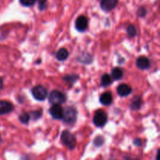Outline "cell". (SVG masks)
<instances>
[{"mask_svg":"<svg viewBox=\"0 0 160 160\" xmlns=\"http://www.w3.org/2000/svg\"><path fill=\"white\" fill-rule=\"evenodd\" d=\"M123 77V72L119 67H115L112 69V78H114L115 80H120Z\"/></svg>","mask_w":160,"mask_h":160,"instance_id":"2e32d148","label":"cell"},{"mask_svg":"<svg viewBox=\"0 0 160 160\" xmlns=\"http://www.w3.org/2000/svg\"><path fill=\"white\" fill-rule=\"evenodd\" d=\"M134 144H136V145L141 146V145H142V140L139 139V138H137V139L134 140Z\"/></svg>","mask_w":160,"mask_h":160,"instance_id":"d4e9b609","label":"cell"},{"mask_svg":"<svg viewBox=\"0 0 160 160\" xmlns=\"http://www.w3.org/2000/svg\"><path fill=\"white\" fill-rule=\"evenodd\" d=\"M30 120V115L29 114H28L27 112H23L21 115H20V121L23 123L27 124L28 123Z\"/></svg>","mask_w":160,"mask_h":160,"instance_id":"d6986e66","label":"cell"},{"mask_svg":"<svg viewBox=\"0 0 160 160\" xmlns=\"http://www.w3.org/2000/svg\"><path fill=\"white\" fill-rule=\"evenodd\" d=\"M48 100L52 104H62L65 103L66 97L59 90H52L48 96Z\"/></svg>","mask_w":160,"mask_h":160,"instance_id":"3957f363","label":"cell"},{"mask_svg":"<svg viewBox=\"0 0 160 160\" xmlns=\"http://www.w3.org/2000/svg\"><path fill=\"white\" fill-rule=\"evenodd\" d=\"M93 122L96 126H103L106 123V122H107V115H106V114L103 111L98 110V111L95 112L93 119Z\"/></svg>","mask_w":160,"mask_h":160,"instance_id":"5b68a950","label":"cell"},{"mask_svg":"<svg viewBox=\"0 0 160 160\" xmlns=\"http://www.w3.org/2000/svg\"><path fill=\"white\" fill-rule=\"evenodd\" d=\"M49 113L55 119H62L63 116V108L60 104H52L49 109Z\"/></svg>","mask_w":160,"mask_h":160,"instance_id":"8992f818","label":"cell"},{"mask_svg":"<svg viewBox=\"0 0 160 160\" xmlns=\"http://www.w3.org/2000/svg\"><path fill=\"white\" fill-rule=\"evenodd\" d=\"M88 18L84 16H80L75 22V27L79 31H85L88 28Z\"/></svg>","mask_w":160,"mask_h":160,"instance_id":"52a82bcc","label":"cell"},{"mask_svg":"<svg viewBox=\"0 0 160 160\" xmlns=\"http://www.w3.org/2000/svg\"><path fill=\"white\" fill-rule=\"evenodd\" d=\"M112 78L109 75H108V74H104V75L102 76L101 83L102 86H105V87H106V86H108L110 84H112Z\"/></svg>","mask_w":160,"mask_h":160,"instance_id":"9a60e30c","label":"cell"},{"mask_svg":"<svg viewBox=\"0 0 160 160\" xmlns=\"http://www.w3.org/2000/svg\"><path fill=\"white\" fill-rule=\"evenodd\" d=\"M14 109L12 103L6 100H0V115L8 114Z\"/></svg>","mask_w":160,"mask_h":160,"instance_id":"9c48e42d","label":"cell"},{"mask_svg":"<svg viewBox=\"0 0 160 160\" xmlns=\"http://www.w3.org/2000/svg\"><path fill=\"white\" fill-rule=\"evenodd\" d=\"M127 31H128V34L131 37H134L137 34V30H136L135 27L132 24H130L129 26L127 28Z\"/></svg>","mask_w":160,"mask_h":160,"instance_id":"ac0fdd59","label":"cell"},{"mask_svg":"<svg viewBox=\"0 0 160 160\" xmlns=\"http://www.w3.org/2000/svg\"><path fill=\"white\" fill-rule=\"evenodd\" d=\"M136 64H137L138 67L142 70H145L150 67V61L146 56H140L139 58H138Z\"/></svg>","mask_w":160,"mask_h":160,"instance_id":"8fae6325","label":"cell"},{"mask_svg":"<svg viewBox=\"0 0 160 160\" xmlns=\"http://www.w3.org/2000/svg\"><path fill=\"white\" fill-rule=\"evenodd\" d=\"M20 3L24 6H31L35 3L36 0H20Z\"/></svg>","mask_w":160,"mask_h":160,"instance_id":"ffe728a7","label":"cell"},{"mask_svg":"<svg viewBox=\"0 0 160 160\" xmlns=\"http://www.w3.org/2000/svg\"><path fill=\"white\" fill-rule=\"evenodd\" d=\"M78 75L73 74V75H67V76L64 77L63 79L65 80V81L67 82V83L72 84V83H74L75 82H76L77 80H78Z\"/></svg>","mask_w":160,"mask_h":160,"instance_id":"e0dca14e","label":"cell"},{"mask_svg":"<svg viewBox=\"0 0 160 160\" xmlns=\"http://www.w3.org/2000/svg\"><path fill=\"white\" fill-rule=\"evenodd\" d=\"M142 103V100L140 97H134V98L132 99V100H131L130 107L131 108V109L138 110L141 108Z\"/></svg>","mask_w":160,"mask_h":160,"instance_id":"4fadbf2b","label":"cell"},{"mask_svg":"<svg viewBox=\"0 0 160 160\" xmlns=\"http://www.w3.org/2000/svg\"><path fill=\"white\" fill-rule=\"evenodd\" d=\"M103 142H104V140H103V138L101 136H98V137L95 138V144L96 146H101L102 144H103Z\"/></svg>","mask_w":160,"mask_h":160,"instance_id":"603a6c76","label":"cell"},{"mask_svg":"<svg viewBox=\"0 0 160 160\" xmlns=\"http://www.w3.org/2000/svg\"><path fill=\"white\" fill-rule=\"evenodd\" d=\"M117 93L121 97H127L131 93V87L128 84H120L117 87Z\"/></svg>","mask_w":160,"mask_h":160,"instance_id":"30bf717a","label":"cell"},{"mask_svg":"<svg viewBox=\"0 0 160 160\" xmlns=\"http://www.w3.org/2000/svg\"><path fill=\"white\" fill-rule=\"evenodd\" d=\"M68 56H69L68 51L64 48H62L60 49V50H58L57 53H56V58H57L59 61H65L66 59H67Z\"/></svg>","mask_w":160,"mask_h":160,"instance_id":"5bb4252c","label":"cell"},{"mask_svg":"<svg viewBox=\"0 0 160 160\" xmlns=\"http://www.w3.org/2000/svg\"><path fill=\"white\" fill-rule=\"evenodd\" d=\"M33 97L38 100H44L47 97L48 92L43 86H36L32 89Z\"/></svg>","mask_w":160,"mask_h":160,"instance_id":"277c9868","label":"cell"},{"mask_svg":"<svg viewBox=\"0 0 160 160\" xmlns=\"http://www.w3.org/2000/svg\"><path fill=\"white\" fill-rule=\"evenodd\" d=\"M2 87H3L2 80V78H0V90H1V89H2Z\"/></svg>","mask_w":160,"mask_h":160,"instance_id":"484cf974","label":"cell"},{"mask_svg":"<svg viewBox=\"0 0 160 160\" xmlns=\"http://www.w3.org/2000/svg\"><path fill=\"white\" fill-rule=\"evenodd\" d=\"M38 3V7L41 10H43L45 9L47 4V0H37Z\"/></svg>","mask_w":160,"mask_h":160,"instance_id":"44dd1931","label":"cell"},{"mask_svg":"<svg viewBox=\"0 0 160 160\" xmlns=\"http://www.w3.org/2000/svg\"><path fill=\"white\" fill-rule=\"evenodd\" d=\"M77 116L78 111L76 108L72 106H68L63 109V116L62 119L68 125H73L77 121Z\"/></svg>","mask_w":160,"mask_h":160,"instance_id":"6da1fadb","label":"cell"},{"mask_svg":"<svg viewBox=\"0 0 160 160\" xmlns=\"http://www.w3.org/2000/svg\"><path fill=\"white\" fill-rule=\"evenodd\" d=\"M31 115H32L34 119H38V118L42 115V112H41V111H34L31 112Z\"/></svg>","mask_w":160,"mask_h":160,"instance_id":"cb8c5ba5","label":"cell"},{"mask_svg":"<svg viewBox=\"0 0 160 160\" xmlns=\"http://www.w3.org/2000/svg\"><path fill=\"white\" fill-rule=\"evenodd\" d=\"M127 160H138V159H134V158H133V159H131V158H127Z\"/></svg>","mask_w":160,"mask_h":160,"instance_id":"83f0119b","label":"cell"},{"mask_svg":"<svg viewBox=\"0 0 160 160\" xmlns=\"http://www.w3.org/2000/svg\"><path fill=\"white\" fill-rule=\"evenodd\" d=\"M100 102L104 105H109L112 102V93L109 92H106L100 96Z\"/></svg>","mask_w":160,"mask_h":160,"instance_id":"7c38bea8","label":"cell"},{"mask_svg":"<svg viewBox=\"0 0 160 160\" xmlns=\"http://www.w3.org/2000/svg\"><path fill=\"white\" fill-rule=\"evenodd\" d=\"M61 141L62 144L70 149H73L77 144V140L74 135L70 133L69 130L62 131L61 135Z\"/></svg>","mask_w":160,"mask_h":160,"instance_id":"7a4b0ae2","label":"cell"},{"mask_svg":"<svg viewBox=\"0 0 160 160\" xmlns=\"http://www.w3.org/2000/svg\"><path fill=\"white\" fill-rule=\"evenodd\" d=\"M146 13H147V11H146V9H145V8L140 7V8H139L138 11V15L139 17H145V15H146Z\"/></svg>","mask_w":160,"mask_h":160,"instance_id":"7402d4cb","label":"cell"},{"mask_svg":"<svg viewBox=\"0 0 160 160\" xmlns=\"http://www.w3.org/2000/svg\"><path fill=\"white\" fill-rule=\"evenodd\" d=\"M118 4V0H101V7L104 11L112 10Z\"/></svg>","mask_w":160,"mask_h":160,"instance_id":"ba28073f","label":"cell"},{"mask_svg":"<svg viewBox=\"0 0 160 160\" xmlns=\"http://www.w3.org/2000/svg\"><path fill=\"white\" fill-rule=\"evenodd\" d=\"M156 160H159V152H158L157 156H156Z\"/></svg>","mask_w":160,"mask_h":160,"instance_id":"4316f807","label":"cell"}]
</instances>
